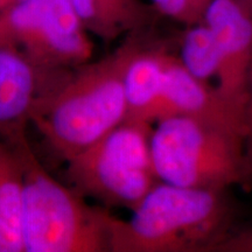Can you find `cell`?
<instances>
[{"label":"cell","mask_w":252,"mask_h":252,"mask_svg":"<svg viewBox=\"0 0 252 252\" xmlns=\"http://www.w3.org/2000/svg\"><path fill=\"white\" fill-rule=\"evenodd\" d=\"M134 45L135 32L111 54L65 71L41 99L31 124L65 161L125 122L124 76Z\"/></svg>","instance_id":"cell-1"},{"label":"cell","mask_w":252,"mask_h":252,"mask_svg":"<svg viewBox=\"0 0 252 252\" xmlns=\"http://www.w3.org/2000/svg\"><path fill=\"white\" fill-rule=\"evenodd\" d=\"M225 191L159 181L130 219L112 215L110 252L215 251L234 228V206Z\"/></svg>","instance_id":"cell-2"},{"label":"cell","mask_w":252,"mask_h":252,"mask_svg":"<svg viewBox=\"0 0 252 252\" xmlns=\"http://www.w3.org/2000/svg\"><path fill=\"white\" fill-rule=\"evenodd\" d=\"M7 141L24 172L25 252H110L111 214L55 180L34 154L26 132Z\"/></svg>","instance_id":"cell-3"},{"label":"cell","mask_w":252,"mask_h":252,"mask_svg":"<svg viewBox=\"0 0 252 252\" xmlns=\"http://www.w3.org/2000/svg\"><path fill=\"white\" fill-rule=\"evenodd\" d=\"M151 152L158 178L166 184L219 190L249 184L243 138L187 116L158 121Z\"/></svg>","instance_id":"cell-4"},{"label":"cell","mask_w":252,"mask_h":252,"mask_svg":"<svg viewBox=\"0 0 252 252\" xmlns=\"http://www.w3.org/2000/svg\"><path fill=\"white\" fill-rule=\"evenodd\" d=\"M152 125L124 122L67 160L75 190L109 207L133 210L159 182L151 152Z\"/></svg>","instance_id":"cell-5"},{"label":"cell","mask_w":252,"mask_h":252,"mask_svg":"<svg viewBox=\"0 0 252 252\" xmlns=\"http://www.w3.org/2000/svg\"><path fill=\"white\" fill-rule=\"evenodd\" d=\"M89 35L67 0H24L0 12V45L48 70L90 61Z\"/></svg>","instance_id":"cell-6"},{"label":"cell","mask_w":252,"mask_h":252,"mask_svg":"<svg viewBox=\"0 0 252 252\" xmlns=\"http://www.w3.org/2000/svg\"><path fill=\"white\" fill-rule=\"evenodd\" d=\"M187 116L241 135L244 140V105L224 96L217 87L197 80L184 67L179 56L169 53L162 96L156 123L169 116Z\"/></svg>","instance_id":"cell-7"},{"label":"cell","mask_w":252,"mask_h":252,"mask_svg":"<svg viewBox=\"0 0 252 252\" xmlns=\"http://www.w3.org/2000/svg\"><path fill=\"white\" fill-rule=\"evenodd\" d=\"M203 23L213 32L220 50L217 89L245 106L252 62V0H213Z\"/></svg>","instance_id":"cell-8"},{"label":"cell","mask_w":252,"mask_h":252,"mask_svg":"<svg viewBox=\"0 0 252 252\" xmlns=\"http://www.w3.org/2000/svg\"><path fill=\"white\" fill-rule=\"evenodd\" d=\"M67 70L40 68L0 45V137L8 140L26 132L41 99Z\"/></svg>","instance_id":"cell-9"},{"label":"cell","mask_w":252,"mask_h":252,"mask_svg":"<svg viewBox=\"0 0 252 252\" xmlns=\"http://www.w3.org/2000/svg\"><path fill=\"white\" fill-rule=\"evenodd\" d=\"M172 41L162 39L156 27L135 32V45L125 70V122L156 123L166 77V62Z\"/></svg>","instance_id":"cell-10"},{"label":"cell","mask_w":252,"mask_h":252,"mask_svg":"<svg viewBox=\"0 0 252 252\" xmlns=\"http://www.w3.org/2000/svg\"><path fill=\"white\" fill-rule=\"evenodd\" d=\"M89 34L104 42L156 27L162 17L145 0H67Z\"/></svg>","instance_id":"cell-11"},{"label":"cell","mask_w":252,"mask_h":252,"mask_svg":"<svg viewBox=\"0 0 252 252\" xmlns=\"http://www.w3.org/2000/svg\"><path fill=\"white\" fill-rule=\"evenodd\" d=\"M25 180L14 147L0 137V252H25Z\"/></svg>","instance_id":"cell-12"},{"label":"cell","mask_w":252,"mask_h":252,"mask_svg":"<svg viewBox=\"0 0 252 252\" xmlns=\"http://www.w3.org/2000/svg\"><path fill=\"white\" fill-rule=\"evenodd\" d=\"M179 59L197 80L208 82L216 77L220 55L213 32L204 23L186 26L178 37Z\"/></svg>","instance_id":"cell-13"},{"label":"cell","mask_w":252,"mask_h":252,"mask_svg":"<svg viewBox=\"0 0 252 252\" xmlns=\"http://www.w3.org/2000/svg\"><path fill=\"white\" fill-rule=\"evenodd\" d=\"M151 2L162 18L186 27L203 23L204 14L213 0H151Z\"/></svg>","instance_id":"cell-14"},{"label":"cell","mask_w":252,"mask_h":252,"mask_svg":"<svg viewBox=\"0 0 252 252\" xmlns=\"http://www.w3.org/2000/svg\"><path fill=\"white\" fill-rule=\"evenodd\" d=\"M244 158L247 165L249 184H252V62L250 64L247 82V96L244 106Z\"/></svg>","instance_id":"cell-15"},{"label":"cell","mask_w":252,"mask_h":252,"mask_svg":"<svg viewBox=\"0 0 252 252\" xmlns=\"http://www.w3.org/2000/svg\"><path fill=\"white\" fill-rule=\"evenodd\" d=\"M215 251L252 252V222L241 228L234 226Z\"/></svg>","instance_id":"cell-16"},{"label":"cell","mask_w":252,"mask_h":252,"mask_svg":"<svg viewBox=\"0 0 252 252\" xmlns=\"http://www.w3.org/2000/svg\"><path fill=\"white\" fill-rule=\"evenodd\" d=\"M24 1V0H0V12L5 11L12 6L19 4V2Z\"/></svg>","instance_id":"cell-17"}]
</instances>
